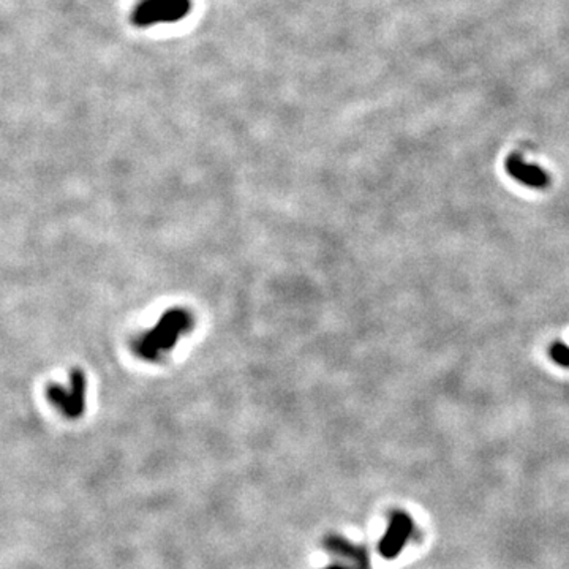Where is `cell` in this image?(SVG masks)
<instances>
[{
    "instance_id": "6da1fadb",
    "label": "cell",
    "mask_w": 569,
    "mask_h": 569,
    "mask_svg": "<svg viewBox=\"0 0 569 569\" xmlns=\"http://www.w3.org/2000/svg\"><path fill=\"white\" fill-rule=\"evenodd\" d=\"M193 318L186 310H171L137 340V353L144 359L155 361L177 343L181 335L192 329Z\"/></svg>"
},
{
    "instance_id": "7a4b0ae2",
    "label": "cell",
    "mask_w": 569,
    "mask_h": 569,
    "mask_svg": "<svg viewBox=\"0 0 569 569\" xmlns=\"http://www.w3.org/2000/svg\"><path fill=\"white\" fill-rule=\"evenodd\" d=\"M192 0H144L133 12L132 21L139 27L176 23L190 13Z\"/></svg>"
},
{
    "instance_id": "3957f363",
    "label": "cell",
    "mask_w": 569,
    "mask_h": 569,
    "mask_svg": "<svg viewBox=\"0 0 569 569\" xmlns=\"http://www.w3.org/2000/svg\"><path fill=\"white\" fill-rule=\"evenodd\" d=\"M48 399L67 417H78L84 410L86 377L81 370H73L68 384H52L48 388Z\"/></svg>"
},
{
    "instance_id": "277c9868",
    "label": "cell",
    "mask_w": 569,
    "mask_h": 569,
    "mask_svg": "<svg viewBox=\"0 0 569 569\" xmlns=\"http://www.w3.org/2000/svg\"><path fill=\"white\" fill-rule=\"evenodd\" d=\"M506 171L509 176L520 183L533 188H544L550 183V176L538 165H530L522 159V155L512 154L506 160Z\"/></svg>"
},
{
    "instance_id": "5b68a950",
    "label": "cell",
    "mask_w": 569,
    "mask_h": 569,
    "mask_svg": "<svg viewBox=\"0 0 569 569\" xmlns=\"http://www.w3.org/2000/svg\"><path fill=\"white\" fill-rule=\"evenodd\" d=\"M550 359L555 362V364L561 367H569V346L561 343V341H555L554 345L550 346L549 350Z\"/></svg>"
},
{
    "instance_id": "8992f818",
    "label": "cell",
    "mask_w": 569,
    "mask_h": 569,
    "mask_svg": "<svg viewBox=\"0 0 569 569\" xmlns=\"http://www.w3.org/2000/svg\"><path fill=\"white\" fill-rule=\"evenodd\" d=\"M324 569H346L345 566H340V565H332V566H328V568H324Z\"/></svg>"
}]
</instances>
